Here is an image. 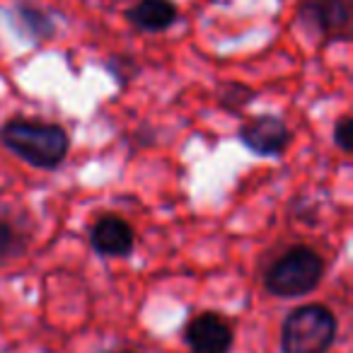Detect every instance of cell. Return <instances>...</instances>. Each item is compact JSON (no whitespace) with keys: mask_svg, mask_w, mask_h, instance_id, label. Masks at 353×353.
I'll return each instance as SVG.
<instances>
[{"mask_svg":"<svg viewBox=\"0 0 353 353\" xmlns=\"http://www.w3.org/2000/svg\"><path fill=\"white\" fill-rule=\"evenodd\" d=\"M126 20L141 32H165L176 22V6L172 0H141L126 10Z\"/></svg>","mask_w":353,"mask_h":353,"instance_id":"8","label":"cell"},{"mask_svg":"<svg viewBox=\"0 0 353 353\" xmlns=\"http://www.w3.org/2000/svg\"><path fill=\"white\" fill-rule=\"evenodd\" d=\"M0 141L27 165L39 170H56L70 150L68 131L59 123H41L30 119H10L0 128Z\"/></svg>","mask_w":353,"mask_h":353,"instance_id":"1","label":"cell"},{"mask_svg":"<svg viewBox=\"0 0 353 353\" xmlns=\"http://www.w3.org/2000/svg\"><path fill=\"white\" fill-rule=\"evenodd\" d=\"M322 276V254L307 245H295L271 261L264 274V285L271 295H279V298H300L312 293Z\"/></svg>","mask_w":353,"mask_h":353,"instance_id":"2","label":"cell"},{"mask_svg":"<svg viewBox=\"0 0 353 353\" xmlns=\"http://www.w3.org/2000/svg\"><path fill=\"white\" fill-rule=\"evenodd\" d=\"M30 230H25V218H15L0 211V261L22 256L30 247Z\"/></svg>","mask_w":353,"mask_h":353,"instance_id":"9","label":"cell"},{"mask_svg":"<svg viewBox=\"0 0 353 353\" xmlns=\"http://www.w3.org/2000/svg\"><path fill=\"white\" fill-rule=\"evenodd\" d=\"M12 22L15 27L32 39L34 44H41V41H49L51 37L56 34V25L44 10L34 6H17L15 12H12Z\"/></svg>","mask_w":353,"mask_h":353,"instance_id":"10","label":"cell"},{"mask_svg":"<svg viewBox=\"0 0 353 353\" xmlns=\"http://www.w3.org/2000/svg\"><path fill=\"white\" fill-rule=\"evenodd\" d=\"M339 322L327 305H300L281 327L283 353H327L336 339Z\"/></svg>","mask_w":353,"mask_h":353,"instance_id":"3","label":"cell"},{"mask_svg":"<svg viewBox=\"0 0 353 353\" xmlns=\"http://www.w3.org/2000/svg\"><path fill=\"white\" fill-rule=\"evenodd\" d=\"M112 353H136V351H128V348H123V351H112Z\"/></svg>","mask_w":353,"mask_h":353,"instance_id":"13","label":"cell"},{"mask_svg":"<svg viewBox=\"0 0 353 353\" xmlns=\"http://www.w3.org/2000/svg\"><path fill=\"white\" fill-rule=\"evenodd\" d=\"M240 141L261 157H279L293 141V133L276 114H259L242 123Z\"/></svg>","mask_w":353,"mask_h":353,"instance_id":"5","label":"cell"},{"mask_svg":"<svg viewBox=\"0 0 353 353\" xmlns=\"http://www.w3.org/2000/svg\"><path fill=\"white\" fill-rule=\"evenodd\" d=\"M351 0H300L298 22L327 41L351 39Z\"/></svg>","mask_w":353,"mask_h":353,"instance_id":"4","label":"cell"},{"mask_svg":"<svg viewBox=\"0 0 353 353\" xmlns=\"http://www.w3.org/2000/svg\"><path fill=\"white\" fill-rule=\"evenodd\" d=\"M90 245L102 256H128L136 245V232L121 216H102L90 230Z\"/></svg>","mask_w":353,"mask_h":353,"instance_id":"7","label":"cell"},{"mask_svg":"<svg viewBox=\"0 0 353 353\" xmlns=\"http://www.w3.org/2000/svg\"><path fill=\"white\" fill-rule=\"evenodd\" d=\"M252 99H254V90L240 83H225L218 92V104L228 112H240Z\"/></svg>","mask_w":353,"mask_h":353,"instance_id":"11","label":"cell"},{"mask_svg":"<svg viewBox=\"0 0 353 353\" xmlns=\"http://www.w3.org/2000/svg\"><path fill=\"white\" fill-rule=\"evenodd\" d=\"M184 341L192 353H230L235 334L221 314L201 312L187 324Z\"/></svg>","mask_w":353,"mask_h":353,"instance_id":"6","label":"cell"},{"mask_svg":"<svg viewBox=\"0 0 353 353\" xmlns=\"http://www.w3.org/2000/svg\"><path fill=\"white\" fill-rule=\"evenodd\" d=\"M334 143L339 145L341 152H353V119L343 114L336 123H334Z\"/></svg>","mask_w":353,"mask_h":353,"instance_id":"12","label":"cell"}]
</instances>
